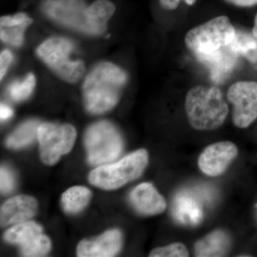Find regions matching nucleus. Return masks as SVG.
Returning <instances> with one entry per match:
<instances>
[{
    "label": "nucleus",
    "instance_id": "1",
    "mask_svg": "<svg viewBox=\"0 0 257 257\" xmlns=\"http://www.w3.org/2000/svg\"><path fill=\"white\" fill-rule=\"evenodd\" d=\"M126 81L127 75L117 66L109 62L98 64L83 84L86 109L95 114L110 110L117 104Z\"/></svg>",
    "mask_w": 257,
    "mask_h": 257
},
{
    "label": "nucleus",
    "instance_id": "2",
    "mask_svg": "<svg viewBox=\"0 0 257 257\" xmlns=\"http://www.w3.org/2000/svg\"><path fill=\"white\" fill-rule=\"evenodd\" d=\"M185 110L192 127L210 131L224 124L229 107L219 88L199 85L187 92Z\"/></svg>",
    "mask_w": 257,
    "mask_h": 257
},
{
    "label": "nucleus",
    "instance_id": "3",
    "mask_svg": "<svg viewBox=\"0 0 257 257\" xmlns=\"http://www.w3.org/2000/svg\"><path fill=\"white\" fill-rule=\"evenodd\" d=\"M146 150H139L115 163L99 166L91 172V184L104 190H114L139 178L148 165Z\"/></svg>",
    "mask_w": 257,
    "mask_h": 257
},
{
    "label": "nucleus",
    "instance_id": "4",
    "mask_svg": "<svg viewBox=\"0 0 257 257\" xmlns=\"http://www.w3.org/2000/svg\"><path fill=\"white\" fill-rule=\"evenodd\" d=\"M235 35L236 30L229 18L219 16L189 30L184 42L194 55H208L227 46Z\"/></svg>",
    "mask_w": 257,
    "mask_h": 257
},
{
    "label": "nucleus",
    "instance_id": "5",
    "mask_svg": "<svg viewBox=\"0 0 257 257\" xmlns=\"http://www.w3.org/2000/svg\"><path fill=\"white\" fill-rule=\"evenodd\" d=\"M87 158L92 165L109 163L119 156L123 148L121 135L114 125L101 121L89 126L84 136Z\"/></svg>",
    "mask_w": 257,
    "mask_h": 257
},
{
    "label": "nucleus",
    "instance_id": "6",
    "mask_svg": "<svg viewBox=\"0 0 257 257\" xmlns=\"http://www.w3.org/2000/svg\"><path fill=\"white\" fill-rule=\"evenodd\" d=\"M74 45L69 40L60 37L44 42L37 49L39 57L60 78L69 83L78 82L84 73V64L81 61L71 60Z\"/></svg>",
    "mask_w": 257,
    "mask_h": 257
},
{
    "label": "nucleus",
    "instance_id": "7",
    "mask_svg": "<svg viewBox=\"0 0 257 257\" xmlns=\"http://www.w3.org/2000/svg\"><path fill=\"white\" fill-rule=\"evenodd\" d=\"M76 138L77 132L72 125L40 124L37 139L42 162L47 165H55L62 155L70 152Z\"/></svg>",
    "mask_w": 257,
    "mask_h": 257
},
{
    "label": "nucleus",
    "instance_id": "8",
    "mask_svg": "<svg viewBox=\"0 0 257 257\" xmlns=\"http://www.w3.org/2000/svg\"><path fill=\"white\" fill-rule=\"evenodd\" d=\"M43 10L57 23L94 35L89 22L88 7L82 0H47L44 3Z\"/></svg>",
    "mask_w": 257,
    "mask_h": 257
},
{
    "label": "nucleus",
    "instance_id": "9",
    "mask_svg": "<svg viewBox=\"0 0 257 257\" xmlns=\"http://www.w3.org/2000/svg\"><path fill=\"white\" fill-rule=\"evenodd\" d=\"M228 100L234 106L235 126L248 127L257 119V82L243 81L233 84L227 92Z\"/></svg>",
    "mask_w": 257,
    "mask_h": 257
},
{
    "label": "nucleus",
    "instance_id": "10",
    "mask_svg": "<svg viewBox=\"0 0 257 257\" xmlns=\"http://www.w3.org/2000/svg\"><path fill=\"white\" fill-rule=\"evenodd\" d=\"M238 155L237 147L231 142H219L208 146L198 160L203 172L210 177L222 175Z\"/></svg>",
    "mask_w": 257,
    "mask_h": 257
},
{
    "label": "nucleus",
    "instance_id": "11",
    "mask_svg": "<svg viewBox=\"0 0 257 257\" xmlns=\"http://www.w3.org/2000/svg\"><path fill=\"white\" fill-rule=\"evenodd\" d=\"M122 246V235L118 229H111L92 239H84L77 248L79 257H110L116 254Z\"/></svg>",
    "mask_w": 257,
    "mask_h": 257
},
{
    "label": "nucleus",
    "instance_id": "12",
    "mask_svg": "<svg viewBox=\"0 0 257 257\" xmlns=\"http://www.w3.org/2000/svg\"><path fill=\"white\" fill-rule=\"evenodd\" d=\"M196 57L207 66L210 72L211 78L218 84L226 80L237 64L238 55L228 46L208 55H197Z\"/></svg>",
    "mask_w": 257,
    "mask_h": 257
},
{
    "label": "nucleus",
    "instance_id": "13",
    "mask_svg": "<svg viewBox=\"0 0 257 257\" xmlns=\"http://www.w3.org/2000/svg\"><path fill=\"white\" fill-rule=\"evenodd\" d=\"M37 202L28 195L10 198L2 206L0 221L2 226H10L28 221L36 214Z\"/></svg>",
    "mask_w": 257,
    "mask_h": 257
},
{
    "label": "nucleus",
    "instance_id": "14",
    "mask_svg": "<svg viewBox=\"0 0 257 257\" xmlns=\"http://www.w3.org/2000/svg\"><path fill=\"white\" fill-rule=\"evenodd\" d=\"M130 202L139 214L145 216L156 215L167 208L165 198L150 183L139 184L130 194Z\"/></svg>",
    "mask_w": 257,
    "mask_h": 257
},
{
    "label": "nucleus",
    "instance_id": "15",
    "mask_svg": "<svg viewBox=\"0 0 257 257\" xmlns=\"http://www.w3.org/2000/svg\"><path fill=\"white\" fill-rule=\"evenodd\" d=\"M32 23L31 18L23 13H18L14 16L2 17L0 19L1 40L13 46H21L25 30Z\"/></svg>",
    "mask_w": 257,
    "mask_h": 257
},
{
    "label": "nucleus",
    "instance_id": "16",
    "mask_svg": "<svg viewBox=\"0 0 257 257\" xmlns=\"http://www.w3.org/2000/svg\"><path fill=\"white\" fill-rule=\"evenodd\" d=\"M174 216L184 224L197 225L202 221L203 211L195 197L188 193H179L176 196L173 205Z\"/></svg>",
    "mask_w": 257,
    "mask_h": 257
},
{
    "label": "nucleus",
    "instance_id": "17",
    "mask_svg": "<svg viewBox=\"0 0 257 257\" xmlns=\"http://www.w3.org/2000/svg\"><path fill=\"white\" fill-rule=\"evenodd\" d=\"M230 248V239L224 231L221 230L214 231L199 240L195 245L197 256H223Z\"/></svg>",
    "mask_w": 257,
    "mask_h": 257
},
{
    "label": "nucleus",
    "instance_id": "18",
    "mask_svg": "<svg viewBox=\"0 0 257 257\" xmlns=\"http://www.w3.org/2000/svg\"><path fill=\"white\" fill-rule=\"evenodd\" d=\"M116 7L109 0H96L88 7L89 22L94 35H101L105 31L106 25L114 15Z\"/></svg>",
    "mask_w": 257,
    "mask_h": 257
},
{
    "label": "nucleus",
    "instance_id": "19",
    "mask_svg": "<svg viewBox=\"0 0 257 257\" xmlns=\"http://www.w3.org/2000/svg\"><path fill=\"white\" fill-rule=\"evenodd\" d=\"M92 193L82 186H75L67 189L61 198L64 210L69 214H77L83 210L90 201Z\"/></svg>",
    "mask_w": 257,
    "mask_h": 257
},
{
    "label": "nucleus",
    "instance_id": "20",
    "mask_svg": "<svg viewBox=\"0 0 257 257\" xmlns=\"http://www.w3.org/2000/svg\"><path fill=\"white\" fill-rule=\"evenodd\" d=\"M227 46L238 56H243L248 62L257 66V39L252 33L236 31L234 40Z\"/></svg>",
    "mask_w": 257,
    "mask_h": 257
},
{
    "label": "nucleus",
    "instance_id": "21",
    "mask_svg": "<svg viewBox=\"0 0 257 257\" xmlns=\"http://www.w3.org/2000/svg\"><path fill=\"white\" fill-rule=\"evenodd\" d=\"M40 125L36 120H30L20 125L7 140V147L18 150L28 146L37 138Z\"/></svg>",
    "mask_w": 257,
    "mask_h": 257
},
{
    "label": "nucleus",
    "instance_id": "22",
    "mask_svg": "<svg viewBox=\"0 0 257 257\" xmlns=\"http://www.w3.org/2000/svg\"><path fill=\"white\" fill-rule=\"evenodd\" d=\"M42 232V228L40 224L35 221H25L10 227L5 232L4 238L8 242L22 245Z\"/></svg>",
    "mask_w": 257,
    "mask_h": 257
},
{
    "label": "nucleus",
    "instance_id": "23",
    "mask_svg": "<svg viewBox=\"0 0 257 257\" xmlns=\"http://www.w3.org/2000/svg\"><path fill=\"white\" fill-rule=\"evenodd\" d=\"M20 246L24 256H43L50 251L52 243L46 235L40 234Z\"/></svg>",
    "mask_w": 257,
    "mask_h": 257
},
{
    "label": "nucleus",
    "instance_id": "24",
    "mask_svg": "<svg viewBox=\"0 0 257 257\" xmlns=\"http://www.w3.org/2000/svg\"><path fill=\"white\" fill-rule=\"evenodd\" d=\"M36 84V79L32 74H29L22 82L10 84L8 92L13 100L20 101L28 99L31 95Z\"/></svg>",
    "mask_w": 257,
    "mask_h": 257
},
{
    "label": "nucleus",
    "instance_id": "25",
    "mask_svg": "<svg viewBox=\"0 0 257 257\" xmlns=\"http://www.w3.org/2000/svg\"><path fill=\"white\" fill-rule=\"evenodd\" d=\"M151 257H186L189 256L187 247L181 243H174L163 247L156 248L150 253Z\"/></svg>",
    "mask_w": 257,
    "mask_h": 257
},
{
    "label": "nucleus",
    "instance_id": "26",
    "mask_svg": "<svg viewBox=\"0 0 257 257\" xmlns=\"http://www.w3.org/2000/svg\"><path fill=\"white\" fill-rule=\"evenodd\" d=\"M16 180L13 171L7 167H2L0 170V189L2 194H9L14 190Z\"/></svg>",
    "mask_w": 257,
    "mask_h": 257
},
{
    "label": "nucleus",
    "instance_id": "27",
    "mask_svg": "<svg viewBox=\"0 0 257 257\" xmlns=\"http://www.w3.org/2000/svg\"><path fill=\"white\" fill-rule=\"evenodd\" d=\"M13 55L9 50H4L0 55V79H3L8 71L10 63L13 61Z\"/></svg>",
    "mask_w": 257,
    "mask_h": 257
},
{
    "label": "nucleus",
    "instance_id": "28",
    "mask_svg": "<svg viewBox=\"0 0 257 257\" xmlns=\"http://www.w3.org/2000/svg\"><path fill=\"white\" fill-rule=\"evenodd\" d=\"M225 1L239 8H251L257 5V0H225Z\"/></svg>",
    "mask_w": 257,
    "mask_h": 257
},
{
    "label": "nucleus",
    "instance_id": "29",
    "mask_svg": "<svg viewBox=\"0 0 257 257\" xmlns=\"http://www.w3.org/2000/svg\"><path fill=\"white\" fill-rule=\"evenodd\" d=\"M162 8L167 10H175L178 8L181 0H160Z\"/></svg>",
    "mask_w": 257,
    "mask_h": 257
},
{
    "label": "nucleus",
    "instance_id": "30",
    "mask_svg": "<svg viewBox=\"0 0 257 257\" xmlns=\"http://www.w3.org/2000/svg\"><path fill=\"white\" fill-rule=\"evenodd\" d=\"M13 115V111L10 106L2 104L0 106V117L1 120H7Z\"/></svg>",
    "mask_w": 257,
    "mask_h": 257
},
{
    "label": "nucleus",
    "instance_id": "31",
    "mask_svg": "<svg viewBox=\"0 0 257 257\" xmlns=\"http://www.w3.org/2000/svg\"><path fill=\"white\" fill-rule=\"evenodd\" d=\"M252 34L253 36L256 37V38L257 39V13L254 18V23H253Z\"/></svg>",
    "mask_w": 257,
    "mask_h": 257
},
{
    "label": "nucleus",
    "instance_id": "32",
    "mask_svg": "<svg viewBox=\"0 0 257 257\" xmlns=\"http://www.w3.org/2000/svg\"><path fill=\"white\" fill-rule=\"evenodd\" d=\"M184 1H185L186 4L189 5V6H192V5L195 4L197 0H184Z\"/></svg>",
    "mask_w": 257,
    "mask_h": 257
}]
</instances>
